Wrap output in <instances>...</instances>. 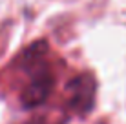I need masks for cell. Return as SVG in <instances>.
<instances>
[{
    "instance_id": "cell-2",
    "label": "cell",
    "mask_w": 126,
    "mask_h": 124,
    "mask_svg": "<svg viewBox=\"0 0 126 124\" xmlns=\"http://www.w3.org/2000/svg\"><path fill=\"white\" fill-rule=\"evenodd\" d=\"M97 82L90 73H79L68 80L64 88V110L69 115H86L95 104Z\"/></svg>"
},
{
    "instance_id": "cell-1",
    "label": "cell",
    "mask_w": 126,
    "mask_h": 124,
    "mask_svg": "<svg viewBox=\"0 0 126 124\" xmlns=\"http://www.w3.org/2000/svg\"><path fill=\"white\" fill-rule=\"evenodd\" d=\"M15 64L22 79V86L18 91L20 106L26 110L42 106L53 93L57 82L47 44L42 40L29 44L24 51H20Z\"/></svg>"
}]
</instances>
